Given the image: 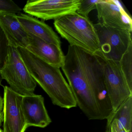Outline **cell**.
<instances>
[{
	"mask_svg": "<svg viewBox=\"0 0 132 132\" xmlns=\"http://www.w3.org/2000/svg\"><path fill=\"white\" fill-rule=\"evenodd\" d=\"M3 132H25L27 127L22 108L23 96L3 86Z\"/></svg>",
	"mask_w": 132,
	"mask_h": 132,
	"instance_id": "8",
	"label": "cell"
},
{
	"mask_svg": "<svg viewBox=\"0 0 132 132\" xmlns=\"http://www.w3.org/2000/svg\"><path fill=\"white\" fill-rule=\"evenodd\" d=\"M77 105L89 120H107L113 109L98 57L69 45L62 67Z\"/></svg>",
	"mask_w": 132,
	"mask_h": 132,
	"instance_id": "1",
	"label": "cell"
},
{
	"mask_svg": "<svg viewBox=\"0 0 132 132\" xmlns=\"http://www.w3.org/2000/svg\"><path fill=\"white\" fill-rule=\"evenodd\" d=\"M0 132H3V130L1 128V127H0Z\"/></svg>",
	"mask_w": 132,
	"mask_h": 132,
	"instance_id": "22",
	"label": "cell"
},
{
	"mask_svg": "<svg viewBox=\"0 0 132 132\" xmlns=\"http://www.w3.org/2000/svg\"><path fill=\"white\" fill-rule=\"evenodd\" d=\"M8 45L7 40L1 28H0V68L3 64Z\"/></svg>",
	"mask_w": 132,
	"mask_h": 132,
	"instance_id": "18",
	"label": "cell"
},
{
	"mask_svg": "<svg viewBox=\"0 0 132 132\" xmlns=\"http://www.w3.org/2000/svg\"><path fill=\"white\" fill-rule=\"evenodd\" d=\"M22 108L27 127L45 128L52 122L41 95L33 94L23 96Z\"/></svg>",
	"mask_w": 132,
	"mask_h": 132,
	"instance_id": "10",
	"label": "cell"
},
{
	"mask_svg": "<svg viewBox=\"0 0 132 132\" xmlns=\"http://www.w3.org/2000/svg\"><path fill=\"white\" fill-rule=\"evenodd\" d=\"M54 26L69 45L82 48L96 54L99 50V42L94 24L89 18L77 13L63 16L55 20Z\"/></svg>",
	"mask_w": 132,
	"mask_h": 132,
	"instance_id": "3",
	"label": "cell"
},
{
	"mask_svg": "<svg viewBox=\"0 0 132 132\" xmlns=\"http://www.w3.org/2000/svg\"><path fill=\"white\" fill-rule=\"evenodd\" d=\"M96 55L102 66L104 83L113 113L123 102L132 95V90L129 87L119 61Z\"/></svg>",
	"mask_w": 132,
	"mask_h": 132,
	"instance_id": "6",
	"label": "cell"
},
{
	"mask_svg": "<svg viewBox=\"0 0 132 132\" xmlns=\"http://www.w3.org/2000/svg\"><path fill=\"white\" fill-rule=\"evenodd\" d=\"M18 49L32 78L48 95L54 105L66 109L77 106L71 88L60 68L47 63L27 48Z\"/></svg>",
	"mask_w": 132,
	"mask_h": 132,
	"instance_id": "2",
	"label": "cell"
},
{
	"mask_svg": "<svg viewBox=\"0 0 132 132\" xmlns=\"http://www.w3.org/2000/svg\"><path fill=\"white\" fill-rule=\"evenodd\" d=\"M99 23L106 26L132 31V20L120 3L116 0H100L96 4Z\"/></svg>",
	"mask_w": 132,
	"mask_h": 132,
	"instance_id": "9",
	"label": "cell"
},
{
	"mask_svg": "<svg viewBox=\"0 0 132 132\" xmlns=\"http://www.w3.org/2000/svg\"><path fill=\"white\" fill-rule=\"evenodd\" d=\"M3 111L1 112L0 113V127L2 125V123L3 122Z\"/></svg>",
	"mask_w": 132,
	"mask_h": 132,
	"instance_id": "21",
	"label": "cell"
},
{
	"mask_svg": "<svg viewBox=\"0 0 132 132\" xmlns=\"http://www.w3.org/2000/svg\"><path fill=\"white\" fill-rule=\"evenodd\" d=\"M16 17L26 32L32 34L46 42L61 47V40L51 27L28 14L20 13Z\"/></svg>",
	"mask_w": 132,
	"mask_h": 132,
	"instance_id": "13",
	"label": "cell"
},
{
	"mask_svg": "<svg viewBox=\"0 0 132 132\" xmlns=\"http://www.w3.org/2000/svg\"><path fill=\"white\" fill-rule=\"evenodd\" d=\"M28 34L29 44L26 48L47 63L62 68L64 64L65 55L61 47L47 43L32 34Z\"/></svg>",
	"mask_w": 132,
	"mask_h": 132,
	"instance_id": "12",
	"label": "cell"
},
{
	"mask_svg": "<svg viewBox=\"0 0 132 132\" xmlns=\"http://www.w3.org/2000/svg\"><path fill=\"white\" fill-rule=\"evenodd\" d=\"M22 9L12 0H0V13L20 14Z\"/></svg>",
	"mask_w": 132,
	"mask_h": 132,
	"instance_id": "17",
	"label": "cell"
},
{
	"mask_svg": "<svg viewBox=\"0 0 132 132\" xmlns=\"http://www.w3.org/2000/svg\"><path fill=\"white\" fill-rule=\"evenodd\" d=\"M119 62L129 87L132 90V42L130 44Z\"/></svg>",
	"mask_w": 132,
	"mask_h": 132,
	"instance_id": "15",
	"label": "cell"
},
{
	"mask_svg": "<svg viewBox=\"0 0 132 132\" xmlns=\"http://www.w3.org/2000/svg\"><path fill=\"white\" fill-rule=\"evenodd\" d=\"M3 98H2L0 95V113L1 112L3 111Z\"/></svg>",
	"mask_w": 132,
	"mask_h": 132,
	"instance_id": "20",
	"label": "cell"
},
{
	"mask_svg": "<svg viewBox=\"0 0 132 132\" xmlns=\"http://www.w3.org/2000/svg\"><path fill=\"white\" fill-rule=\"evenodd\" d=\"M100 0H80V4L76 13L86 18H88L89 13L96 10V4Z\"/></svg>",
	"mask_w": 132,
	"mask_h": 132,
	"instance_id": "16",
	"label": "cell"
},
{
	"mask_svg": "<svg viewBox=\"0 0 132 132\" xmlns=\"http://www.w3.org/2000/svg\"><path fill=\"white\" fill-rule=\"evenodd\" d=\"M0 74L10 87L22 96L34 94L37 82L30 74L18 48L8 46Z\"/></svg>",
	"mask_w": 132,
	"mask_h": 132,
	"instance_id": "4",
	"label": "cell"
},
{
	"mask_svg": "<svg viewBox=\"0 0 132 132\" xmlns=\"http://www.w3.org/2000/svg\"><path fill=\"white\" fill-rule=\"evenodd\" d=\"M105 132H127L124 129H119L113 122L106 125Z\"/></svg>",
	"mask_w": 132,
	"mask_h": 132,
	"instance_id": "19",
	"label": "cell"
},
{
	"mask_svg": "<svg viewBox=\"0 0 132 132\" xmlns=\"http://www.w3.org/2000/svg\"><path fill=\"white\" fill-rule=\"evenodd\" d=\"M106 120V125L113 122L119 129L132 132V95L123 102Z\"/></svg>",
	"mask_w": 132,
	"mask_h": 132,
	"instance_id": "14",
	"label": "cell"
},
{
	"mask_svg": "<svg viewBox=\"0 0 132 132\" xmlns=\"http://www.w3.org/2000/svg\"><path fill=\"white\" fill-rule=\"evenodd\" d=\"M1 75H0V82H1Z\"/></svg>",
	"mask_w": 132,
	"mask_h": 132,
	"instance_id": "23",
	"label": "cell"
},
{
	"mask_svg": "<svg viewBox=\"0 0 132 132\" xmlns=\"http://www.w3.org/2000/svg\"><path fill=\"white\" fill-rule=\"evenodd\" d=\"M0 28L7 40L8 46L27 48L29 44L28 34L18 21L16 14L0 13Z\"/></svg>",
	"mask_w": 132,
	"mask_h": 132,
	"instance_id": "11",
	"label": "cell"
},
{
	"mask_svg": "<svg viewBox=\"0 0 132 132\" xmlns=\"http://www.w3.org/2000/svg\"><path fill=\"white\" fill-rule=\"evenodd\" d=\"M94 27L99 42V50L95 55L119 61L132 42V31L108 27L99 22Z\"/></svg>",
	"mask_w": 132,
	"mask_h": 132,
	"instance_id": "5",
	"label": "cell"
},
{
	"mask_svg": "<svg viewBox=\"0 0 132 132\" xmlns=\"http://www.w3.org/2000/svg\"><path fill=\"white\" fill-rule=\"evenodd\" d=\"M80 4V0H29L23 10L43 20H55L76 13Z\"/></svg>",
	"mask_w": 132,
	"mask_h": 132,
	"instance_id": "7",
	"label": "cell"
}]
</instances>
